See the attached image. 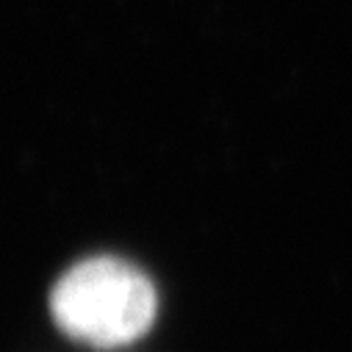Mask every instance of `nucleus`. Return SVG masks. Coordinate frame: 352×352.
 <instances>
[{"instance_id":"f257e3e1","label":"nucleus","mask_w":352,"mask_h":352,"mask_svg":"<svg viewBox=\"0 0 352 352\" xmlns=\"http://www.w3.org/2000/svg\"><path fill=\"white\" fill-rule=\"evenodd\" d=\"M155 289L120 258H89L72 267L50 294L58 327L92 346H125L155 319Z\"/></svg>"}]
</instances>
